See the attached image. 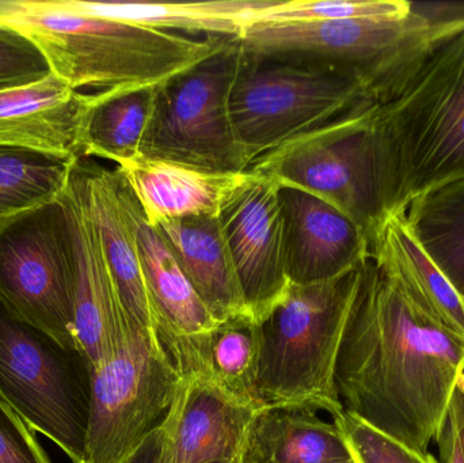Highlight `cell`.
<instances>
[{"mask_svg":"<svg viewBox=\"0 0 464 463\" xmlns=\"http://www.w3.org/2000/svg\"><path fill=\"white\" fill-rule=\"evenodd\" d=\"M463 361V336L417 306L372 258L360 266L335 372L346 413L428 454Z\"/></svg>","mask_w":464,"mask_h":463,"instance_id":"6da1fadb","label":"cell"},{"mask_svg":"<svg viewBox=\"0 0 464 463\" xmlns=\"http://www.w3.org/2000/svg\"><path fill=\"white\" fill-rule=\"evenodd\" d=\"M0 24L29 37L72 89L98 92L158 86L234 38L86 15L60 0H0Z\"/></svg>","mask_w":464,"mask_h":463,"instance_id":"7a4b0ae2","label":"cell"},{"mask_svg":"<svg viewBox=\"0 0 464 463\" xmlns=\"http://www.w3.org/2000/svg\"><path fill=\"white\" fill-rule=\"evenodd\" d=\"M463 30V16L436 18L413 7L400 18L251 24L239 40L254 56L353 79L373 102L386 105L436 48Z\"/></svg>","mask_w":464,"mask_h":463,"instance_id":"3957f363","label":"cell"},{"mask_svg":"<svg viewBox=\"0 0 464 463\" xmlns=\"http://www.w3.org/2000/svg\"><path fill=\"white\" fill-rule=\"evenodd\" d=\"M387 214L464 178V30L430 53L392 102L379 105Z\"/></svg>","mask_w":464,"mask_h":463,"instance_id":"277c9868","label":"cell"},{"mask_svg":"<svg viewBox=\"0 0 464 463\" xmlns=\"http://www.w3.org/2000/svg\"><path fill=\"white\" fill-rule=\"evenodd\" d=\"M360 266L326 282L289 283L285 296L259 323L258 388L266 407L314 408L333 419L343 413L335 372Z\"/></svg>","mask_w":464,"mask_h":463,"instance_id":"5b68a950","label":"cell"},{"mask_svg":"<svg viewBox=\"0 0 464 463\" xmlns=\"http://www.w3.org/2000/svg\"><path fill=\"white\" fill-rule=\"evenodd\" d=\"M378 103L365 102L348 113L256 159L250 171L280 185L299 188L337 207L370 239L386 222V189Z\"/></svg>","mask_w":464,"mask_h":463,"instance_id":"8992f818","label":"cell"},{"mask_svg":"<svg viewBox=\"0 0 464 463\" xmlns=\"http://www.w3.org/2000/svg\"><path fill=\"white\" fill-rule=\"evenodd\" d=\"M92 377L81 350L63 345L0 299V397L72 463L84 459Z\"/></svg>","mask_w":464,"mask_h":463,"instance_id":"52a82bcc","label":"cell"},{"mask_svg":"<svg viewBox=\"0 0 464 463\" xmlns=\"http://www.w3.org/2000/svg\"><path fill=\"white\" fill-rule=\"evenodd\" d=\"M242 56L239 38H230L211 56L155 86L141 157L214 173L248 171L230 106Z\"/></svg>","mask_w":464,"mask_h":463,"instance_id":"ba28073f","label":"cell"},{"mask_svg":"<svg viewBox=\"0 0 464 463\" xmlns=\"http://www.w3.org/2000/svg\"><path fill=\"white\" fill-rule=\"evenodd\" d=\"M365 102L373 101L353 79L254 56L243 49L230 106L237 140L253 165Z\"/></svg>","mask_w":464,"mask_h":463,"instance_id":"9c48e42d","label":"cell"},{"mask_svg":"<svg viewBox=\"0 0 464 463\" xmlns=\"http://www.w3.org/2000/svg\"><path fill=\"white\" fill-rule=\"evenodd\" d=\"M185 381L160 342L133 329L92 370L83 463H125L168 419Z\"/></svg>","mask_w":464,"mask_h":463,"instance_id":"30bf717a","label":"cell"},{"mask_svg":"<svg viewBox=\"0 0 464 463\" xmlns=\"http://www.w3.org/2000/svg\"><path fill=\"white\" fill-rule=\"evenodd\" d=\"M0 299L63 345L81 350L63 196L0 223Z\"/></svg>","mask_w":464,"mask_h":463,"instance_id":"8fae6325","label":"cell"},{"mask_svg":"<svg viewBox=\"0 0 464 463\" xmlns=\"http://www.w3.org/2000/svg\"><path fill=\"white\" fill-rule=\"evenodd\" d=\"M113 178L125 222L140 258L158 342L182 380H207L212 334L219 323L190 285L170 245L147 222L117 168L113 169Z\"/></svg>","mask_w":464,"mask_h":463,"instance_id":"7c38bea8","label":"cell"},{"mask_svg":"<svg viewBox=\"0 0 464 463\" xmlns=\"http://www.w3.org/2000/svg\"><path fill=\"white\" fill-rule=\"evenodd\" d=\"M280 185L246 171L219 212L248 314L262 323L289 287L284 258Z\"/></svg>","mask_w":464,"mask_h":463,"instance_id":"4fadbf2b","label":"cell"},{"mask_svg":"<svg viewBox=\"0 0 464 463\" xmlns=\"http://www.w3.org/2000/svg\"><path fill=\"white\" fill-rule=\"evenodd\" d=\"M63 203L72 282L73 326L79 348L95 370L116 355L136 328L125 315L94 226L70 182Z\"/></svg>","mask_w":464,"mask_h":463,"instance_id":"5bb4252c","label":"cell"},{"mask_svg":"<svg viewBox=\"0 0 464 463\" xmlns=\"http://www.w3.org/2000/svg\"><path fill=\"white\" fill-rule=\"evenodd\" d=\"M278 198L285 271L292 285L335 279L371 257L367 234L337 207L285 185H280Z\"/></svg>","mask_w":464,"mask_h":463,"instance_id":"9a60e30c","label":"cell"},{"mask_svg":"<svg viewBox=\"0 0 464 463\" xmlns=\"http://www.w3.org/2000/svg\"><path fill=\"white\" fill-rule=\"evenodd\" d=\"M89 101L90 94L72 89L53 72L35 83L0 92V146L82 159Z\"/></svg>","mask_w":464,"mask_h":463,"instance_id":"2e32d148","label":"cell"},{"mask_svg":"<svg viewBox=\"0 0 464 463\" xmlns=\"http://www.w3.org/2000/svg\"><path fill=\"white\" fill-rule=\"evenodd\" d=\"M70 185L94 226L128 321L133 328L147 332L158 342L140 258L122 214L113 170L82 158L72 165Z\"/></svg>","mask_w":464,"mask_h":463,"instance_id":"e0dca14e","label":"cell"},{"mask_svg":"<svg viewBox=\"0 0 464 463\" xmlns=\"http://www.w3.org/2000/svg\"><path fill=\"white\" fill-rule=\"evenodd\" d=\"M264 410L232 399L208 380L185 381L169 413L166 463H212L242 456Z\"/></svg>","mask_w":464,"mask_h":463,"instance_id":"ac0fdd59","label":"cell"},{"mask_svg":"<svg viewBox=\"0 0 464 463\" xmlns=\"http://www.w3.org/2000/svg\"><path fill=\"white\" fill-rule=\"evenodd\" d=\"M147 222L217 217L246 173H214L169 160L139 157L116 166Z\"/></svg>","mask_w":464,"mask_h":463,"instance_id":"d6986e66","label":"cell"},{"mask_svg":"<svg viewBox=\"0 0 464 463\" xmlns=\"http://www.w3.org/2000/svg\"><path fill=\"white\" fill-rule=\"evenodd\" d=\"M218 323L248 314L222 223L217 217L165 220L154 226Z\"/></svg>","mask_w":464,"mask_h":463,"instance_id":"ffe728a7","label":"cell"},{"mask_svg":"<svg viewBox=\"0 0 464 463\" xmlns=\"http://www.w3.org/2000/svg\"><path fill=\"white\" fill-rule=\"evenodd\" d=\"M371 258L417 306L464 337V299L414 238L405 215L387 217L373 236Z\"/></svg>","mask_w":464,"mask_h":463,"instance_id":"44dd1931","label":"cell"},{"mask_svg":"<svg viewBox=\"0 0 464 463\" xmlns=\"http://www.w3.org/2000/svg\"><path fill=\"white\" fill-rule=\"evenodd\" d=\"M308 407H267L251 429L250 463H343L352 454L334 421Z\"/></svg>","mask_w":464,"mask_h":463,"instance_id":"7402d4cb","label":"cell"},{"mask_svg":"<svg viewBox=\"0 0 464 463\" xmlns=\"http://www.w3.org/2000/svg\"><path fill=\"white\" fill-rule=\"evenodd\" d=\"M86 15L121 19L141 26L192 35L240 38L248 19L272 0H217L196 3H103L60 0Z\"/></svg>","mask_w":464,"mask_h":463,"instance_id":"603a6c76","label":"cell"},{"mask_svg":"<svg viewBox=\"0 0 464 463\" xmlns=\"http://www.w3.org/2000/svg\"><path fill=\"white\" fill-rule=\"evenodd\" d=\"M155 87H139L90 94L83 125L84 158H103L120 166L141 157Z\"/></svg>","mask_w":464,"mask_h":463,"instance_id":"cb8c5ba5","label":"cell"},{"mask_svg":"<svg viewBox=\"0 0 464 463\" xmlns=\"http://www.w3.org/2000/svg\"><path fill=\"white\" fill-rule=\"evenodd\" d=\"M405 222L464 299V178L422 193L409 206Z\"/></svg>","mask_w":464,"mask_h":463,"instance_id":"d4e9b609","label":"cell"},{"mask_svg":"<svg viewBox=\"0 0 464 463\" xmlns=\"http://www.w3.org/2000/svg\"><path fill=\"white\" fill-rule=\"evenodd\" d=\"M76 160L0 146V223L59 200Z\"/></svg>","mask_w":464,"mask_h":463,"instance_id":"484cf974","label":"cell"},{"mask_svg":"<svg viewBox=\"0 0 464 463\" xmlns=\"http://www.w3.org/2000/svg\"><path fill=\"white\" fill-rule=\"evenodd\" d=\"M261 353V323L250 314L222 321L212 334L207 380L237 401L266 408L258 388Z\"/></svg>","mask_w":464,"mask_h":463,"instance_id":"4316f807","label":"cell"},{"mask_svg":"<svg viewBox=\"0 0 464 463\" xmlns=\"http://www.w3.org/2000/svg\"><path fill=\"white\" fill-rule=\"evenodd\" d=\"M413 7L411 2L405 0H272L269 5L250 16L248 26L315 24L341 19L400 18L408 15Z\"/></svg>","mask_w":464,"mask_h":463,"instance_id":"83f0119b","label":"cell"},{"mask_svg":"<svg viewBox=\"0 0 464 463\" xmlns=\"http://www.w3.org/2000/svg\"><path fill=\"white\" fill-rule=\"evenodd\" d=\"M333 421L357 463H439L430 454L416 453L345 410Z\"/></svg>","mask_w":464,"mask_h":463,"instance_id":"f1b7e54d","label":"cell"},{"mask_svg":"<svg viewBox=\"0 0 464 463\" xmlns=\"http://www.w3.org/2000/svg\"><path fill=\"white\" fill-rule=\"evenodd\" d=\"M51 73L45 54L29 37L0 24V92L35 83Z\"/></svg>","mask_w":464,"mask_h":463,"instance_id":"f546056e","label":"cell"},{"mask_svg":"<svg viewBox=\"0 0 464 463\" xmlns=\"http://www.w3.org/2000/svg\"><path fill=\"white\" fill-rule=\"evenodd\" d=\"M0 463H52L35 432L0 397Z\"/></svg>","mask_w":464,"mask_h":463,"instance_id":"4dcf8cb0","label":"cell"},{"mask_svg":"<svg viewBox=\"0 0 464 463\" xmlns=\"http://www.w3.org/2000/svg\"><path fill=\"white\" fill-rule=\"evenodd\" d=\"M443 463H464V389L455 383L446 420L438 439Z\"/></svg>","mask_w":464,"mask_h":463,"instance_id":"1f68e13d","label":"cell"},{"mask_svg":"<svg viewBox=\"0 0 464 463\" xmlns=\"http://www.w3.org/2000/svg\"><path fill=\"white\" fill-rule=\"evenodd\" d=\"M169 416L165 423L147 438L146 442L125 463H166L169 445Z\"/></svg>","mask_w":464,"mask_h":463,"instance_id":"d6a6232c","label":"cell"},{"mask_svg":"<svg viewBox=\"0 0 464 463\" xmlns=\"http://www.w3.org/2000/svg\"><path fill=\"white\" fill-rule=\"evenodd\" d=\"M458 382L462 385V388L464 389V361L462 362V366H460L459 369V374H458Z\"/></svg>","mask_w":464,"mask_h":463,"instance_id":"836d02e7","label":"cell"},{"mask_svg":"<svg viewBox=\"0 0 464 463\" xmlns=\"http://www.w3.org/2000/svg\"><path fill=\"white\" fill-rule=\"evenodd\" d=\"M245 454V453H243ZM242 454V456H243ZM242 456L234 457V458H227V459H222V461H217L212 463H239L240 458H242Z\"/></svg>","mask_w":464,"mask_h":463,"instance_id":"e575fe53","label":"cell"},{"mask_svg":"<svg viewBox=\"0 0 464 463\" xmlns=\"http://www.w3.org/2000/svg\"><path fill=\"white\" fill-rule=\"evenodd\" d=\"M239 463H250L247 461V458H246V453L243 454L242 458H240Z\"/></svg>","mask_w":464,"mask_h":463,"instance_id":"d590c367","label":"cell"},{"mask_svg":"<svg viewBox=\"0 0 464 463\" xmlns=\"http://www.w3.org/2000/svg\"><path fill=\"white\" fill-rule=\"evenodd\" d=\"M343 463H357L356 461H354L353 458L351 459V461H348V462H343Z\"/></svg>","mask_w":464,"mask_h":463,"instance_id":"8d00e7d4","label":"cell"}]
</instances>
